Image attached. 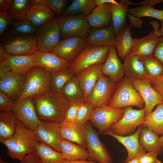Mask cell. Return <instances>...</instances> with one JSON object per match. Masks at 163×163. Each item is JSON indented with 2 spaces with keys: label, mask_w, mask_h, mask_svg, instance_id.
Returning a JSON list of instances; mask_svg holds the SVG:
<instances>
[{
  "label": "cell",
  "mask_w": 163,
  "mask_h": 163,
  "mask_svg": "<svg viewBox=\"0 0 163 163\" xmlns=\"http://www.w3.org/2000/svg\"><path fill=\"white\" fill-rule=\"evenodd\" d=\"M38 119L58 123L62 122L71 103L62 94L50 89L32 97Z\"/></svg>",
  "instance_id": "6da1fadb"
},
{
  "label": "cell",
  "mask_w": 163,
  "mask_h": 163,
  "mask_svg": "<svg viewBox=\"0 0 163 163\" xmlns=\"http://www.w3.org/2000/svg\"><path fill=\"white\" fill-rule=\"evenodd\" d=\"M38 142L33 131L27 129L17 119L14 134L1 142L7 148L9 156L20 161L27 155L34 152Z\"/></svg>",
  "instance_id": "7a4b0ae2"
},
{
  "label": "cell",
  "mask_w": 163,
  "mask_h": 163,
  "mask_svg": "<svg viewBox=\"0 0 163 163\" xmlns=\"http://www.w3.org/2000/svg\"><path fill=\"white\" fill-rule=\"evenodd\" d=\"M132 80L125 76L117 83L108 106L114 108H122L129 106H135L140 109L144 108L143 100L133 86Z\"/></svg>",
  "instance_id": "3957f363"
},
{
  "label": "cell",
  "mask_w": 163,
  "mask_h": 163,
  "mask_svg": "<svg viewBox=\"0 0 163 163\" xmlns=\"http://www.w3.org/2000/svg\"><path fill=\"white\" fill-rule=\"evenodd\" d=\"M50 73L43 68L34 67L27 75L21 95L15 101L43 94L49 91L51 89Z\"/></svg>",
  "instance_id": "277c9868"
},
{
  "label": "cell",
  "mask_w": 163,
  "mask_h": 163,
  "mask_svg": "<svg viewBox=\"0 0 163 163\" xmlns=\"http://www.w3.org/2000/svg\"><path fill=\"white\" fill-rule=\"evenodd\" d=\"M110 47L88 45L77 57L70 62L69 69L74 75L84 69L94 64L103 63L108 56Z\"/></svg>",
  "instance_id": "5b68a950"
},
{
  "label": "cell",
  "mask_w": 163,
  "mask_h": 163,
  "mask_svg": "<svg viewBox=\"0 0 163 163\" xmlns=\"http://www.w3.org/2000/svg\"><path fill=\"white\" fill-rule=\"evenodd\" d=\"M1 43L8 54L32 55L37 50L36 34L22 36L9 33L4 36Z\"/></svg>",
  "instance_id": "8992f818"
},
{
  "label": "cell",
  "mask_w": 163,
  "mask_h": 163,
  "mask_svg": "<svg viewBox=\"0 0 163 163\" xmlns=\"http://www.w3.org/2000/svg\"><path fill=\"white\" fill-rule=\"evenodd\" d=\"M124 113L122 117L113 124L108 130L120 136H125L133 134L137 128L142 125L145 116L144 108L136 110L132 106L123 108Z\"/></svg>",
  "instance_id": "52a82bcc"
},
{
  "label": "cell",
  "mask_w": 163,
  "mask_h": 163,
  "mask_svg": "<svg viewBox=\"0 0 163 163\" xmlns=\"http://www.w3.org/2000/svg\"><path fill=\"white\" fill-rule=\"evenodd\" d=\"M58 18L61 39L77 37L86 39L91 31L85 15L77 14Z\"/></svg>",
  "instance_id": "ba28073f"
},
{
  "label": "cell",
  "mask_w": 163,
  "mask_h": 163,
  "mask_svg": "<svg viewBox=\"0 0 163 163\" xmlns=\"http://www.w3.org/2000/svg\"><path fill=\"white\" fill-rule=\"evenodd\" d=\"M59 17L56 16L38 28L37 50L43 52L53 51L61 41Z\"/></svg>",
  "instance_id": "9c48e42d"
},
{
  "label": "cell",
  "mask_w": 163,
  "mask_h": 163,
  "mask_svg": "<svg viewBox=\"0 0 163 163\" xmlns=\"http://www.w3.org/2000/svg\"><path fill=\"white\" fill-rule=\"evenodd\" d=\"M86 148L89 160L97 163H112L113 160L98 134L88 121L85 125Z\"/></svg>",
  "instance_id": "30bf717a"
},
{
  "label": "cell",
  "mask_w": 163,
  "mask_h": 163,
  "mask_svg": "<svg viewBox=\"0 0 163 163\" xmlns=\"http://www.w3.org/2000/svg\"><path fill=\"white\" fill-rule=\"evenodd\" d=\"M123 108H114L108 106L94 108L89 121L103 134L111 126L119 121L123 117Z\"/></svg>",
  "instance_id": "8fae6325"
},
{
  "label": "cell",
  "mask_w": 163,
  "mask_h": 163,
  "mask_svg": "<svg viewBox=\"0 0 163 163\" xmlns=\"http://www.w3.org/2000/svg\"><path fill=\"white\" fill-rule=\"evenodd\" d=\"M37 141L46 145L55 150L61 152L62 139L61 134V123L41 121L33 131Z\"/></svg>",
  "instance_id": "7c38bea8"
},
{
  "label": "cell",
  "mask_w": 163,
  "mask_h": 163,
  "mask_svg": "<svg viewBox=\"0 0 163 163\" xmlns=\"http://www.w3.org/2000/svg\"><path fill=\"white\" fill-rule=\"evenodd\" d=\"M117 83L102 73L88 97L87 102L94 109L107 106Z\"/></svg>",
  "instance_id": "4fadbf2b"
},
{
  "label": "cell",
  "mask_w": 163,
  "mask_h": 163,
  "mask_svg": "<svg viewBox=\"0 0 163 163\" xmlns=\"http://www.w3.org/2000/svg\"><path fill=\"white\" fill-rule=\"evenodd\" d=\"M11 111L16 119L29 130L33 131L41 121L37 117L32 97L14 101Z\"/></svg>",
  "instance_id": "5bb4252c"
},
{
  "label": "cell",
  "mask_w": 163,
  "mask_h": 163,
  "mask_svg": "<svg viewBox=\"0 0 163 163\" xmlns=\"http://www.w3.org/2000/svg\"><path fill=\"white\" fill-rule=\"evenodd\" d=\"M154 29L148 34L140 38H134L130 53L137 56H147L153 55L154 51L161 35L159 32L158 23L156 21L150 22Z\"/></svg>",
  "instance_id": "9a60e30c"
},
{
  "label": "cell",
  "mask_w": 163,
  "mask_h": 163,
  "mask_svg": "<svg viewBox=\"0 0 163 163\" xmlns=\"http://www.w3.org/2000/svg\"><path fill=\"white\" fill-rule=\"evenodd\" d=\"M132 84L143 100L145 116L151 112L156 106L162 103L161 97L148 79L135 78L132 80Z\"/></svg>",
  "instance_id": "2e32d148"
},
{
  "label": "cell",
  "mask_w": 163,
  "mask_h": 163,
  "mask_svg": "<svg viewBox=\"0 0 163 163\" xmlns=\"http://www.w3.org/2000/svg\"><path fill=\"white\" fill-rule=\"evenodd\" d=\"M27 75L11 71L0 78V90L14 101L21 95Z\"/></svg>",
  "instance_id": "e0dca14e"
},
{
  "label": "cell",
  "mask_w": 163,
  "mask_h": 163,
  "mask_svg": "<svg viewBox=\"0 0 163 163\" xmlns=\"http://www.w3.org/2000/svg\"><path fill=\"white\" fill-rule=\"evenodd\" d=\"M142 128V126L140 125L133 133L125 136L116 135L109 130L104 133V135H108L115 138L125 147L127 156L123 162H127L146 153V151L142 148L139 142V136Z\"/></svg>",
  "instance_id": "ac0fdd59"
},
{
  "label": "cell",
  "mask_w": 163,
  "mask_h": 163,
  "mask_svg": "<svg viewBox=\"0 0 163 163\" xmlns=\"http://www.w3.org/2000/svg\"><path fill=\"white\" fill-rule=\"evenodd\" d=\"M35 66L43 68L50 72L69 69L70 62L63 59L53 51L37 50L32 54Z\"/></svg>",
  "instance_id": "d6986e66"
},
{
  "label": "cell",
  "mask_w": 163,
  "mask_h": 163,
  "mask_svg": "<svg viewBox=\"0 0 163 163\" xmlns=\"http://www.w3.org/2000/svg\"><path fill=\"white\" fill-rule=\"evenodd\" d=\"M87 45L85 39L77 37H69L61 40L53 52L70 62Z\"/></svg>",
  "instance_id": "ffe728a7"
},
{
  "label": "cell",
  "mask_w": 163,
  "mask_h": 163,
  "mask_svg": "<svg viewBox=\"0 0 163 163\" xmlns=\"http://www.w3.org/2000/svg\"><path fill=\"white\" fill-rule=\"evenodd\" d=\"M103 63H97L88 67L76 75L81 89L87 101L101 74Z\"/></svg>",
  "instance_id": "44dd1931"
},
{
  "label": "cell",
  "mask_w": 163,
  "mask_h": 163,
  "mask_svg": "<svg viewBox=\"0 0 163 163\" xmlns=\"http://www.w3.org/2000/svg\"><path fill=\"white\" fill-rule=\"evenodd\" d=\"M102 73L116 83H117L125 75L123 64L117 56L115 46L110 47L108 56L105 61L101 66Z\"/></svg>",
  "instance_id": "7402d4cb"
},
{
  "label": "cell",
  "mask_w": 163,
  "mask_h": 163,
  "mask_svg": "<svg viewBox=\"0 0 163 163\" xmlns=\"http://www.w3.org/2000/svg\"><path fill=\"white\" fill-rule=\"evenodd\" d=\"M55 14L46 5L39 2L37 0H33V5L25 18L38 28L55 17Z\"/></svg>",
  "instance_id": "603a6c76"
},
{
  "label": "cell",
  "mask_w": 163,
  "mask_h": 163,
  "mask_svg": "<svg viewBox=\"0 0 163 163\" xmlns=\"http://www.w3.org/2000/svg\"><path fill=\"white\" fill-rule=\"evenodd\" d=\"M85 124L64 121L61 123V134L62 139L86 148Z\"/></svg>",
  "instance_id": "cb8c5ba5"
},
{
  "label": "cell",
  "mask_w": 163,
  "mask_h": 163,
  "mask_svg": "<svg viewBox=\"0 0 163 163\" xmlns=\"http://www.w3.org/2000/svg\"><path fill=\"white\" fill-rule=\"evenodd\" d=\"M86 17L91 27L94 29L106 27L112 25L109 4L96 5Z\"/></svg>",
  "instance_id": "d4e9b609"
},
{
  "label": "cell",
  "mask_w": 163,
  "mask_h": 163,
  "mask_svg": "<svg viewBox=\"0 0 163 163\" xmlns=\"http://www.w3.org/2000/svg\"><path fill=\"white\" fill-rule=\"evenodd\" d=\"M115 36L112 25L94 29L85 39L88 45L105 46L110 47L114 45Z\"/></svg>",
  "instance_id": "484cf974"
},
{
  "label": "cell",
  "mask_w": 163,
  "mask_h": 163,
  "mask_svg": "<svg viewBox=\"0 0 163 163\" xmlns=\"http://www.w3.org/2000/svg\"><path fill=\"white\" fill-rule=\"evenodd\" d=\"M123 64L126 76L132 79H148L144 65L137 56L131 53L124 58Z\"/></svg>",
  "instance_id": "4316f807"
},
{
  "label": "cell",
  "mask_w": 163,
  "mask_h": 163,
  "mask_svg": "<svg viewBox=\"0 0 163 163\" xmlns=\"http://www.w3.org/2000/svg\"><path fill=\"white\" fill-rule=\"evenodd\" d=\"M132 28L130 24H127L115 36L113 45L121 59H124L131 51L134 39L131 35Z\"/></svg>",
  "instance_id": "83f0119b"
},
{
  "label": "cell",
  "mask_w": 163,
  "mask_h": 163,
  "mask_svg": "<svg viewBox=\"0 0 163 163\" xmlns=\"http://www.w3.org/2000/svg\"><path fill=\"white\" fill-rule=\"evenodd\" d=\"M4 62L10 67L12 71L25 75L34 67L33 55H14L7 54Z\"/></svg>",
  "instance_id": "f1b7e54d"
},
{
  "label": "cell",
  "mask_w": 163,
  "mask_h": 163,
  "mask_svg": "<svg viewBox=\"0 0 163 163\" xmlns=\"http://www.w3.org/2000/svg\"><path fill=\"white\" fill-rule=\"evenodd\" d=\"M67 161L86 160L89 156L87 150L74 142L62 139L61 152Z\"/></svg>",
  "instance_id": "f546056e"
},
{
  "label": "cell",
  "mask_w": 163,
  "mask_h": 163,
  "mask_svg": "<svg viewBox=\"0 0 163 163\" xmlns=\"http://www.w3.org/2000/svg\"><path fill=\"white\" fill-rule=\"evenodd\" d=\"M62 94L71 103L81 104L87 102L76 75H74L64 85Z\"/></svg>",
  "instance_id": "4dcf8cb0"
},
{
  "label": "cell",
  "mask_w": 163,
  "mask_h": 163,
  "mask_svg": "<svg viewBox=\"0 0 163 163\" xmlns=\"http://www.w3.org/2000/svg\"><path fill=\"white\" fill-rule=\"evenodd\" d=\"M119 3V5L109 4L112 18V25L115 35L127 24L126 16L129 5L126 4L125 0H121Z\"/></svg>",
  "instance_id": "1f68e13d"
},
{
  "label": "cell",
  "mask_w": 163,
  "mask_h": 163,
  "mask_svg": "<svg viewBox=\"0 0 163 163\" xmlns=\"http://www.w3.org/2000/svg\"><path fill=\"white\" fill-rule=\"evenodd\" d=\"M159 138L158 134L143 126L139 136V142L142 148L146 151L159 154L162 152L163 148L158 142Z\"/></svg>",
  "instance_id": "d6a6232c"
},
{
  "label": "cell",
  "mask_w": 163,
  "mask_h": 163,
  "mask_svg": "<svg viewBox=\"0 0 163 163\" xmlns=\"http://www.w3.org/2000/svg\"><path fill=\"white\" fill-rule=\"evenodd\" d=\"M16 119L11 110L0 113V142L11 137L15 133Z\"/></svg>",
  "instance_id": "836d02e7"
},
{
  "label": "cell",
  "mask_w": 163,
  "mask_h": 163,
  "mask_svg": "<svg viewBox=\"0 0 163 163\" xmlns=\"http://www.w3.org/2000/svg\"><path fill=\"white\" fill-rule=\"evenodd\" d=\"M158 135H163V104L157 105L155 109L146 115L142 125Z\"/></svg>",
  "instance_id": "e575fe53"
},
{
  "label": "cell",
  "mask_w": 163,
  "mask_h": 163,
  "mask_svg": "<svg viewBox=\"0 0 163 163\" xmlns=\"http://www.w3.org/2000/svg\"><path fill=\"white\" fill-rule=\"evenodd\" d=\"M34 152L40 158L41 163H64L66 161L61 152L43 143H38Z\"/></svg>",
  "instance_id": "d590c367"
},
{
  "label": "cell",
  "mask_w": 163,
  "mask_h": 163,
  "mask_svg": "<svg viewBox=\"0 0 163 163\" xmlns=\"http://www.w3.org/2000/svg\"><path fill=\"white\" fill-rule=\"evenodd\" d=\"M94 0H75L64 10L61 17L77 14L87 16L96 6Z\"/></svg>",
  "instance_id": "8d00e7d4"
},
{
  "label": "cell",
  "mask_w": 163,
  "mask_h": 163,
  "mask_svg": "<svg viewBox=\"0 0 163 163\" xmlns=\"http://www.w3.org/2000/svg\"><path fill=\"white\" fill-rule=\"evenodd\" d=\"M138 57L144 65L148 79L163 75V64L156 59L153 55Z\"/></svg>",
  "instance_id": "74e56055"
},
{
  "label": "cell",
  "mask_w": 163,
  "mask_h": 163,
  "mask_svg": "<svg viewBox=\"0 0 163 163\" xmlns=\"http://www.w3.org/2000/svg\"><path fill=\"white\" fill-rule=\"evenodd\" d=\"M74 76L69 69L51 72V89L62 94V91L63 86Z\"/></svg>",
  "instance_id": "f35d334b"
},
{
  "label": "cell",
  "mask_w": 163,
  "mask_h": 163,
  "mask_svg": "<svg viewBox=\"0 0 163 163\" xmlns=\"http://www.w3.org/2000/svg\"><path fill=\"white\" fill-rule=\"evenodd\" d=\"M33 3V0H13L8 11L15 21L21 20L26 18Z\"/></svg>",
  "instance_id": "ab89813d"
},
{
  "label": "cell",
  "mask_w": 163,
  "mask_h": 163,
  "mask_svg": "<svg viewBox=\"0 0 163 163\" xmlns=\"http://www.w3.org/2000/svg\"><path fill=\"white\" fill-rule=\"evenodd\" d=\"M127 13L132 16L141 19L142 17H149L162 21L163 19V10L154 8L153 6L144 5L134 8H128Z\"/></svg>",
  "instance_id": "60d3db41"
},
{
  "label": "cell",
  "mask_w": 163,
  "mask_h": 163,
  "mask_svg": "<svg viewBox=\"0 0 163 163\" xmlns=\"http://www.w3.org/2000/svg\"><path fill=\"white\" fill-rule=\"evenodd\" d=\"M38 29L25 18L15 21L9 29V33L18 35H32L36 34Z\"/></svg>",
  "instance_id": "b9f144b4"
},
{
  "label": "cell",
  "mask_w": 163,
  "mask_h": 163,
  "mask_svg": "<svg viewBox=\"0 0 163 163\" xmlns=\"http://www.w3.org/2000/svg\"><path fill=\"white\" fill-rule=\"evenodd\" d=\"M94 109L92 106L87 102L80 104L75 123L80 124H85L89 121Z\"/></svg>",
  "instance_id": "7bdbcfd3"
},
{
  "label": "cell",
  "mask_w": 163,
  "mask_h": 163,
  "mask_svg": "<svg viewBox=\"0 0 163 163\" xmlns=\"http://www.w3.org/2000/svg\"><path fill=\"white\" fill-rule=\"evenodd\" d=\"M37 0L48 6L59 17H61L68 2V1L67 0Z\"/></svg>",
  "instance_id": "ee69618b"
},
{
  "label": "cell",
  "mask_w": 163,
  "mask_h": 163,
  "mask_svg": "<svg viewBox=\"0 0 163 163\" xmlns=\"http://www.w3.org/2000/svg\"><path fill=\"white\" fill-rule=\"evenodd\" d=\"M8 12L0 11V37H2L6 31L13 25L15 21Z\"/></svg>",
  "instance_id": "f6af8a7d"
},
{
  "label": "cell",
  "mask_w": 163,
  "mask_h": 163,
  "mask_svg": "<svg viewBox=\"0 0 163 163\" xmlns=\"http://www.w3.org/2000/svg\"><path fill=\"white\" fill-rule=\"evenodd\" d=\"M14 101L10 99L4 92L0 91V111L11 110Z\"/></svg>",
  "instance_id": "bcb514c9"
},
{
  "label": "cell",
  "mask_w": 163,
  "mask_h": 163,
  "mask_svg": "<svg viewBox=\"0 0 163 163\" xmlns=\"http://www.w3.org/2000/svg\"><path fill=\"white\" fill-rule=\"evenodd\" d=\"M80 104L71 103L68 109L63 121L70 123H75Z\"/></svg>",
  "instance_id": "7dc6e473"
},
{
  "label": "cell",
  "mask_w": 163,
  "mask_h": 163,
  "mask_svg": "<svg viewBox=\"0 0 163 163\" xmlns=\"http://www.w3.org/2000/svg\"><path fill=\"white\" fill-rule=\"evenodd\" d=\"M158 154L154 152H148L139 157L140 163H161L157 158Z\"/></svg>",
  "instance_id": "c3c4849f"
},
{
  "label": "cell",
  "mask_w": 163,
  "mask_h": 163,
  "mask_svg": "<svg viewBox=\"0 0 163 163\" xmlns=\"http://www.w3.org/2000/svg\"><path fill=\"white\" fill-rule=\"evenodd\" d=\"M152 86L161 97L163 104V75L161 77L149 78Z\"/></svg>",
  "instance_id": "681fc988"
},
{
  "label": "cell",
  "mask_w": 163,
  "mask_h": 163,
  "mask_svg": "<svg viewBox=\"0 0 163 163\" xmlns=\"http://www.w3.org/2000/svg\"><path fill=\"white\" fill-rule=\"evenodd\" d=\"M153 56L163 64V35L159 38V41L155 48Z\"/></svg>",
  "instance_id": "f907efd6"
},
{
  "label": "cell",
  "mask_w": 163,
  "mask_h": 163,
  "mask_svg": "<svg viewBox=\"0 0 163 163\" xmlns=\"http://www.w3.org/2000/svg\"><path fill=\"white\" fill-rule=\"evenodd\" d=\"M20 161L21 163H41L40 158L34 152L27 155Z\"/></svg>",
  "instance_id": "816d5d0a"
},
{
  "label": "cell",
  "mask_w": 163,
  "mask_h": 163,
  "mask_svg": "<svg viewBox=\"0 0 163 163\" xmlns=\"http://www.w3.org/2000/svg\"><path fill=\"white\" fill-rule=\"evenodd\" d=\"M126 4L128 5H141V6L147 5L153 6L154 5L160 3H163V0H145L139 3H134L128 0H125Z\"/></svg>",
  "instance_id": "f5cc1de1"
},
{
  "label": "cell",
  "mask_w": 163,
  "mask_h": 163,
  "mask_svg": "<svg viewBox=\"0 0 163 163\" xmlns=\"http://www.w3.org/2000/svg\"><path fill=\"white\" fill-rule=\"evenodd\" d=\"M11 71L9 65L4 62H0V78Z\"/></svg>",
  "instance_id": "db71d44e"
},
{
  "label": "cell",
  "mask_w": 163,
  "mask_h": 163,
  "mask_svg": "<svg viewBox=\"0 0 163 163\" xmlns=\"http://www.w3.org/2000/svg\"><path fill=\"white\" fill-rule=\"evenodd\" d=\"M12 1V0H0V11H7Z\"/></svg>",
  "instance_id": "11a10c76"
},
{
  "label": "cell",
  "mask_w": 163,
  "mask_h": 163,
  "mask_svg": "<svg viewBox=\"0 0 163 163\" xmlns=\"http://www.w3.org/2000/svg\"><path fill=\"white\" fill-rule=\"evenodd\" d=\"M96 5H100L105 4H113L119 5V3L114 0H94Z\"/></svg>",
  "instance_id": "9f6ffc18"
},
{
  "label": "cell",
  "mask_w": 163,
  "mask_h": 163,
  "mask_svg": "<svg viewBox=\"0 0 163 163\" xmlns=\"http://www.w3.org/2000/svg\"><path fill=\"white\" fill-rule=\"evenodd\" d=\"M7 54L5 52L2 44H0V62H4Z\"/></svg>",
  "instance_id": "6f0895ef"
},
{
  "label": "cell",
  "mask_w": 163,
  "mask_h": 163,
  "mask_svg": "<svg viewBox=\"0 0 163 163\" xmlns=\"http://www.w3.org/2000/svg\"><path fill=\"white\" fill-rule=\"evenodd\" d=\"M64 163H97L91 160H76L74 161L66 160Z\"/></svg>",
  "instance_id": "680465c9"
},
{
  "label": "cell",
  "mask_w": 163,
  "mask_h": 163,
  "mask_svg": "<svg viewBox=\"0 0 163 163\" xmlns=\"http://www.w3.org/2000/svg\"><path fill=\"white\" fill-rule=\"evenodd\" d=\"M124 163H140L139 160V157Z\"/></svg>",
  "instance_id": "91938a15"
},
{
  "label": "cell",
  "mask_w": 163,
  "mask_h": 163,
  "mask_svg": "<svg viewBox=\"0 0 163 163\" xmlns=\"http://www.w3.org/2000/svg\"><path fill=\"white\" fill-rule=\"evenodd\" d=\"M158 142L161 146L163 148V135L159 137Z\"/></svg>",
  "instance_id": "94428289"
},
{
  "label": "cell",
  "mask_w": 163,
  "mask_h": 163,
  "mask_svg": "<svg viewBox=\"0 0 163 163\" xmlns=\"http://www.w3.org/2000/svg\"><path fill=\"white\" fill-rule=\"evenodd\" d=\"M162 25L160 28L158 30L159 32L161 35V36L163 35V19L161 21Z\"/></svg>",
  "instance_id": "6125c7cd"
},
{
  "label": "cell",
  "mask_w": 163,
  "mask_h": 163,
  "mask_svg": "<svg viewBox=\"0 0 163 163\" xmlns=\"http://www.w3.org/2000/svg\"><path fill=\"white\" fill-rule=\"evenodd\" d=\"M0 163H12L3 160L1 157H0Z\"/></svg>",
  "instance_id": "be15d7a7"
},
{
  "label": "cell",
  "mask_w": 163,
  "mask_h": 163,
  "mask_svg": "<svg viewBox=\"0 0 163 163\" xmlns=\"http://www.w3.org/2000/svg\"><path fill=\"white\" fill-rule=\"evenodd\" d=\"M161 163H163V162H162Z\"/></svg>",
  "instance_id": "e7e4bbea"
}]
</instances>
